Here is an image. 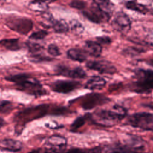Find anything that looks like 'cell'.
<instances>
[{
	"label": "cell",
	"mask_w": 153,
	"mask_h": 153,
	"mask_svg": "<svg viewBox=\"0 0 153 153\" xmlns=\"http://www.w3.org/2000/svg\"><path fill=\"white\" fill-rule=\"evenodd\" d=\"M145 106L147 107V108H149L153 109V105H152V104H148V105L146 104V105H145Z\"/></svg>",
	"instance_id": "36"
},
{
	"label": "cell",
	"mask_w": 153,
	"mask_h": 153,
	"mask_svg": "<svg viewBox=\"0 0 153 153\" xmlns=\"http://www.w3.org/2000/svg\"><path fill=\"white\" fill-rule=\"evenodd\" d=\"M143 149V146L137 141L126 145H114L108 148L105 153H141Z\"/></svg>",
	"instance_id": "8"
},
{
	"label": "cell",
	"mask_w": 153,
	"mask_h": 153,
	"mask_svg": "<svg viewBox=\"0 0 153 153\" xmlns=\"http://www.w3.org/2000/svg\"><path fill=\"white\" fill-rule=\"evenodd\" d=\"M89 114H87L84 116H80L77 117L74 122L71 124L70 127V130L72 132L76 131L79 128L82 127L86 122L87 119L88 118Z\"/></svg>",
	"instance_id": "22"
},
{
	"label": "cell",
	"mask_w": 153,
	"mask_h": 153,
	"mask_svg": "<svg viewBox=\"0 0 153 153\" xmlns=\"http://www.w3.org/2000/svg\"><path fill=\"white\" fill-rule=\"evenodd\" d=\"M82 14L90 21L94 23H99L106 22L103 16L92 6L89 9L82 11Z\"/></svg>",
	"instance_id": "17"
},
{
	"label": "cell",
	"mask_w": 153,
	"mask_h": 153,
	"mask_svg": "<svg viewBox=\"0 0 153 153\" xmlns=\"http://www.w3.org/2000/svg\"><path fill=\"white\" fill-rule=\"evenodd\" d=\"M47 35L48 32L47 31L44 30H40L39 31L33 32L29 36V38L33 40H41L45 38Z\"/></svg>",
	"instance_id": "26"
},
{
	"label": "cell",
	"mask_w": 153,
	"mask_h": 153,
	"mask_svg": "<svg viewBox=\"0 0 153 153\" xmlns=\"http://www.w3.org/2000/svg\"><path fill=\"white\" fill-rule=\"evenodd\" d=\"M84 49L87 54L94 57H98L102 53V48L97 41H87L85 42Z\"/></svg>",
	"instance_id": "15"
},
{
	"label": "cell",
	"mask_w": 153,
	"mask_h": 153,
	"mask_svg": "<svg viewBox=\"0 0 153 153\" xmlns=\"http://www.w3.org/2000/svg\"><path fill=\"white\" fill-rule=\"evenodd\" d=\"M127 123L134 127L145 130L153 128V114L148 112H138L130 115Z\"/></svg>",
	"instance_id": "5"
},
{
	"label": "cell",
	"mask_w": 153,
	"mask_h": 153,
	"mask_svg": "<svg viewBox=\"0 0 153 153\" xmlns=\"http://www.w3.org/2000/svg\"><path fill=\"white\" fill-rule=\"evenodd\" d=\"M112 25L116 30L121 33H127L131 28V21L126 14L120 11L115 14Z\"/></svg>",
	"instance_id": "11"
},
{
	"label": "cell",
	"mask_w": 153,
	"mask_h": 153,
	"mask_svg": "<svg viewBox=\"0 0 153 153\" xmlns=\"http://www.w3.org/2000/svg\"><path fill=\"white\" fill-rule=\"evenodd\" d=\"M52 27L57 33H65L68 31L69 27L65 20H55Z\"/></svg>",
	"instance_id": "21"
},
{
	"label": "cell",
	"mask_w": 153,
	"mask_h": 153,
	"mask_svg": "<svg viewBox=\"0 0 153 153\" xmlns=\"http://www.w3.org/2000/svg\"><path fill=\"white\" fill-rule=\"evenodd\" d=\"M27 47L30 51H31L32 53H35V52L39 51L42 48L39 44L35 42H29L27 43Z\"/></svg>",
	"instance_id": "30"
},
{
	"label": "cell",
	"mask_w": 153,
	"mask_h": 153,
	"mask_svg": "<svg viewBox=\"0 0 153 153\" xmlns=\"http://www.w3.org/2000/svg\"><path fill=\"white\" fill-rule=\"evenodd\" d=\"M68 57L72 60L83 62L87 58V54L85 50L74 48L69 49L67 52Z\"/></svg>",
	"instance_id": "18"
},
{
	"label": "cell",
	"mask_w": 153,
	"mask_h": 153,
	"mask_svg": "<svg viewBox=\"0 0 153 153\" xmlns=\"http://www.w3.org/2000/svg\"><path fill=\"white\" fill-rule=\"evenodd\" d=\"M97 39V42L99 44H109L111 42V39L107 36H99L96 38Z\"/></svg>",
	"instance_id": "31"
},
{
	"label": "cell",
	"mask_w": 153,
	"mask_h": 153,
	"mask_svg": "<svg viewBox=\"0 0 153 153\" xmlns=\"http://www.w3.org/2000/svg\"><path fill=\"white\" fill-rule=\"evenodd\" d=\"M126 7L127 8L142 13V14H146L148 11L147 8L140 4H139L137 2H136L133 1H128L126 3Z\"/></svg>",
	"instance_id": "20"
},
{
	"label": "cell",
	"mask_w": 153,
	"mask_h": 153,
	"mask_svg": "<svg viewBox=\"0 0 153 153\" xmlns=\"http://www.w3.org/2000/svg\"><path fill=\"white\" fill-rule=\"evenodd\" d=\"M13 108V105L8 100H2L0 102V114H8Z\"/></svg>",
	"instance_id": "24"
},
{
	"label": "cell",
	"mask_w": 153,
	"mask_h": 153,
	"mask_svg": "<svg viewBox=\"0 0 153 153\" xmlns=\"http://www.w3.org/2000/svg\"><path fill=\"white\" fill-rule=\"evenodd\" d=\"M92 7L96 9L108 21L112 16L114 5L110 0H93Z\"/></svg>",
	"instance_id": "12"
},
{
	"label": "cell",
	"mask_w": 153,
	"mask_h": 153,
	"mask_svg": "<svg viewBox=\"0 0 153 153\" xmlns=\"http://www.w3.org/2000/svg\"><path fill=\"white\" fill-rule=\"evenodd\" d=\"M149 64L151 65V66H153V59L150 60V62H149Z\"/></svg>",
	"instance_id": "37"
},
{
	"label": "cell",
	"mask_w": 153,
	"mask_h": 153,
	"mask_svg": "<svg viewBox=\"0 0 153 153\" xmlns=\"http://www.w3.org/2000/svg\"><path fill=\"white\" fill-rule=\"evenodd\" d=\"M86 66L90 69L98 71L102 74L112 75L117 72L116 68L111 62L106 60L89 61L86 63Z\"/></svg>",
	"instance_id": "9"
},
{
	"label": "cell",
	"mask_w": 153,
	"mask_h": 153,
	"mask_svg": "<svg viewBox=\"0 0 153 153\" xmlns=\"http://www.w3.org/2000/svg\"><path fill=\"white\" fill-rule=\"evenodd\" d=\"M127 109L122 106L115 105L112 109H100L90 115L96 124L111 126L122 120L127 115Z\"/></svg>",
	"instance_id": "1"
},
{
	"label": "cell",
	"mask_w": 153,
	"mask_h": 153,
	"mask_svg": "<svg viewBox=\"0 0 153 153\" xmlns=\"http://www.w3.org/2000/svg\"><path fill=\"white\" fill-rule=\"evenodd\" d=\"M109 99L99 93H90L85 96L81 101V106L84 110H90L97 106L106 103Z\"/></svg>",
	"instance_id": "7"
},
{
	"label": "cell",
	"mask_w": 153,
	"mask_h": 153,
	"mask_svg": "<svg viewBox=\"0 0 153 153\" xmlns=\"http://www.w3.org/2000/svg\"><path fill=\"white\" fill-rule=\"evenodd\" d=\"M63 153H90L89 150L88 151H85L82 149L81 148H73L68 149L66 152Z\"/></svg>",
	"instance_id": "32"
},
{
	"label": "cell",
	"mask_w": 153,
	"mask_h": 153,
	"mask_svg": "<svg viewBox=\"0 0 153 153\" xmlns=\"http://www.w3.org/2000/svg\"><path fill=\"white\" fill-rule=\"evenodd\" d=\"M69 5L71 7L76 8L78 10H83L86 6L87 4L85 1L82 0H73L69 3Z\"/></svg>",
	"instance_id": "27"
},
{
	"label": "cell",
	"mask_w": 153,
	"mask_h": 153,
	"mask_svg": "<svg viewBox=\"0 0 153 153\" xmlns=\"http://www.w3.org/2000/svg\"><path fill=\"white\" fill-rule=\"evenodd\" d=\"M135 81L131 90L137 93H144L153 90V70L139 69L135 74Z\"/></svg>",
	"instance_id": "3"
},
{
	"label": "cell",
	"mask_w": 153,
	"mask_h": 153,
	"mask_svg": "<svg viewBox=\"0 0 153 153\" xmlns=\"http://www.w3.org/2000/svg\"><path fill=\"white\" fill-rule=\"evenodd\" d=\"M70 27L71 30L76 34H80L84 30V27L82 24L76 20H73L70 23Z\"/></svg>",
	"instance_id": "23"
},
{
	"label": "cell",
	"mask_w": 153,
	"mask_h": 153,
	"mask_svg": "<svg viewBox=\"0 0 153 153\" xmlns=\"http://www.w3.org/2000/svg\"><path fill=\"white\" fill-rule=\"evenodd\" d=\"M33 1H39L41 2H43V3H47V2H51V1H53L54 0H33Z\"/></svg>",
	"instance_id": "35"
},
{
	"label": "cell",
	"mask_w": 153,
	"mask_h": 153,
	"mask_svg": "<svg viewBox=\"0 0 153 153\" xmlns=\"http://www.w3.org/2000/svg\"><path fill=\"white\" fill-rule=\"evenodd\" d=\"M66 138L60 135H53L49 137L44 145L45 153H60L66 147Z\"/></svg>",
	"instance_id": "6"
},
{
	"label": "cell",
	"mask_w": 153,
	"mask_h": 153,
	"mask_svg": "<svg viewBox=\"0 0 153 153\" xmlns=\"http://www.w3.org/2000/svg\"><path fill=\"white\" fill-rule=\"evenodd\" d=\"M5 79L14 82L20 90L34 96H42L47 93L40 82L35 78L25 74H20L5 77Z\"/></svg>",
	"instance_id": "2"
},
{
	"label": "cell",
	"mask_w": 153,
	"mask_h": 153,
	"mask_svg": "<svg viewBox=\"0 0 153 153\" xmlns=\"http://www.w3.org/2000/svg\"><path fill=\"white\" fill-rule=\"evenodd\" d=\"M7 26L22 35H27L33 27L32 21L25 17H9L6 19Z\"/></svg>",
	"instance_id": "4"
},
{
	"label": "cell",
	"mask_w": 153,
	"mask_h": 153,
	"mask_svg": "<svg viewBox=\"0 0 153 153\" xmlns=\"http://www.w3.org/2000/svg\"><path fill=\"white\" fill-rule=\"evenodd\" d=\"M42 23L45 27H52L55 20L51 15L49 13H43L42 15Z\"/></svg>",
	"instance_id": "25"
},
{
	"label": "cell",
	"mask_w": 153,
	"mask_h": 153,
	"mask_svg": "<svg viewBox=\"0 0 153 153\" xmlns=\"http://www.w3.org/2000/svg\"><path fill=\"white\" fill-rule=\"evenodd\" d=\"M142 50L135 47H128L123 50V54L130 56H136L142 53Z\"/></svg>",
	"instance_id": "29"
},
{
	"label": "cell",
	"mask_w": 153,
	"mask_h": 153,
	"mask_svg": "<svg viewBox=\"0 0 153 153\" xmlns=\"http://www.w3.org/2000/svg\"><path fill=\"white\" fill-rule=\"evenodd\" d=\"M22 148V143L19 140L8 138L0 140V149L1 150L14 152L20 151Z\"/></svg>",
	"instance_id": "14"
},
{
	"label": "cell",
	"mask_w": 153,
	"mask_h": 153,
	"mask_svg": "<svg viewBox=\"0 0 153 153\" xmlns=\"http://www.w3.org/2000/svg\"><path fill=\"white\" fill-rule=\"evenodd\" d=\"M27 153H45V151H44V149H35L33 150L30 152H29Z\"/></svg>",
	"instance_id": "33"
},
{
	"label": "cell",
	"mask_w": 153,
	"mask_h": 153,
	"mask_svg": "<svg viewBox=\"0 0 153 153\" xmlns=\"http://www.w3.org/2000/svg\"><path fill=\"white\" fill-rule=\"evenodd\" d=\"M106 83V81L103 78L99 76H94L87 81L84 87L91 90H101L105 87Z\"/></svg>",
	"instance_id": "16"
},
{
	"label": "cell",
	"mask_w": 153,
	"mask_h": 153,
	"mask_svg": "<svg viewBox=\"0 0 153 153\" xmlns=\"http://www.w3.org/2000/svg\"><path fill=\"white\" fill-rule=\"evenodd\" d=\"M81 84L78 81L69 80H57L53 82L50 87L53 91L59 93H68L79 88Z\"/></svg>",
	"instance_id": "10"
},
{
	"label": "cell",
	"mask_w": 153,
	"mask_h": 153,
	"mask_svg": "<svg viewBox=\"0 0 153 153\" xmlns=\"http://www.w3.org/2000/svg\"><path fill=\"white\" fill-rule=\"evenodd\" d=\"M57 74L74 79L84 78L86 76L85 72L80 67H76L71 69L66 66H59L57 69Z\"/></svg>",
	"instance_id": "13"
},
{
	"label": "cell",
	"mask_w": 153,
	"mask_h": 153,
	"mask_svg": "<svg viewBox=\"0 0 153 153\" xmlns=\"http://www.w3.org/2000/svg\"><path fill=\"white\" fill-rule=\"evenodd\" d=\"M5 123V121L3 120V118H2L0 117V128H1L2 127H3V126H4Z\"/></svg>",
	"instance_id": "34"
},
{
	"label": "cell",
	"mask_w": 153,
	"mask_h": 153,
	"mask_svg": "<svg viewBox=\"0 0 153 153\" xmlns=\"http://www.w3.org/2000/svg\"><path fill=\"white\" fill-rule=\"evenodd\" d=\"M0 45L9 50H17L20 48L19 40L16 38L5 39L0 41Z\"/></svg>",
	"instance_id": "19"
},
{
	"label": "cell",
	"mask_w": 153,
	"mask_h": 153,
	"mask_svg": "<svg viewBox=\"0 0 153 153\" xmlns=\"http://www.w3.org/2000/svg\"><path fill=\"white\" fill-rule=\"evenodd\" d=\"M47 51H48V53L53 56L56 57V56H58L60 54L59 48H58V47L56 45H55L54 44H51L48 45Z\"/></svg>",
	"instance_id": "28"
}]
</instances>
